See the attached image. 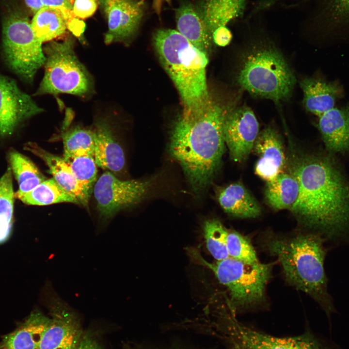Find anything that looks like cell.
Returning <instances> with one entry per match:
<instances>
[{"label":"cell","instance_id":"14","mask_svg":"<svg viewBox=\"0 0 349 349\" xmlns=\"http://www.w3.org/2000/svg\"><path fill=\"white\" fill-rule=\"evenodd\" d=\"M97 0L108 20L106 44L125 41L134 34L143 15V0Z\"/></svg>","mask_w":349,"mask_h":349},{"label":"cell","instance_id":"21","mask_svg":"<svg viewBox=\"0 0 349 349\" xmlns=\"http://www.w3.org/2000/svg\"><path fill=\"white\" fill-rule=\"evenodd\" d=\"M177 31L194 47L208 53L212 39L195 6L189 2H183L175 10Z\"/></svg>","mask_w":349,"mask_h":349},{"label":"cell","instance_id":"36","mask_svg":"<svg viewBox=\"0 0 349 349\" xmlns=\"http://www.w3.org/2000/svg\"><path fill=\"white\" fill-rule=\"evenodd\" d=\"M232 38V33L227 27L219 28L212 34L213 42L220 47L227 46L230 42Z\"/></svg>","mask_w":349,"mask_h":349},{"label":"cell","instance_id":"1","mask_svg":"<svg viewBox=\"0 0 349 349\" xmlns=\"http://www.w3.org/2000/svg\"><path fill=\"white\" fill-rule=\"evenodd\" d=\"M290 174L299 185L290 209L299 221L326 240L349 244V180L334 155L305 156Z\"/></svg>","mask_w":349,"mask_h":349},{"label":"cell","instance_id":"29","mask_svg":"<svg viewBox=\"0 0 349 349\" xmlns=\"http://www.w3.org/2000/svg\"><path fill=\"white\" fill-rule=\"evenodd\" d=\"M11 169L0 179V244L11 235L13 226L14 198Z\"/></svg>","mask_w":349,"mask_h":349},{"label":"cell","instance_id":"12","mask_svg":"<svg viewBox=\"0 0 349 349\" xmlns=\"http://www.w3.org/2000/svg\"><path fill=\"white\" fill-rule=\"evenodd\" d=\"M259 123L252 110L247 106L232 108L225 119L223 133L231 159L245 161L253 150L259 134Z\"/></svg>","mask_w":349,"mask_h":349},{"label":"cell","instance_id":"20","mask_svg":"<svg viewBox=\"0 0 349 349\" xmlns=\"http://www.w3.org/2000/svg\"><path fill=\"white\" fill-rule=\"evenodd\" d=\"M24 149L41 159L48 166L56 182L65 191L76 197L80 204L87 206L90 198L75 178L70 166L63 158L54 155L32 142L25 144Z\"/></svg>","mask_w":349,"mask_h":349},{"label":"cell","instance_id":"4","mask_svg":"<svg viewBox=\"0 0 349 349\" xmlns=\"http://www.w3.org/2000/svg\"><path fill=\"white\" fill-rule=\"evenodd\" d=\"M153 43L160 63L178 91L182 113L195 116L203 114L213 101L206 81L207 54L172 29L156 31Z\"/></svg>","mask_w":349,"mask_h":349},{"label":"cell","instance_id":"37","mask_svg":"<svg viewBox=\"0 0 349 349\" xmlns=\"http://www.w3.org/2000/svg\"><path fill=\"white\" fill-rule=\"evenodd\" d=\"M77 349H101L99 345L92 338L83 335Z\"/></svg>","mask_w":349,"mask_h":349},{"label":"cell","instance_id":"19","mask_svg":"<svg viewBox=\"0 0 349 349\" xmlns=\"http://www.w3.org/2000/svg\"><path fill=\"white\" fill-rule=\"evenodd\" d=\"M247 0H199L195 8L211 37L217 29L243 16Z\"/></svg>","mask_w":349,"mask_h":349},{"label":"cell","instance_id":"15","mask_svg":"<svg viewBox=\"0 0 349 349\" xmlns=\"http://www.w3.org/2000/svg\"><path fill=\"white\" fill-rule=\"evenodd\" d=\"M252 151L259 157L254 171L259 177L268 182L283 172L286 164L284 148L274 128L268 127L260 131Z\"/></svg>","mask_w":349,"mask_h":349},{"label":"cell","instance_id":"38","mask_svg":"<svg viewBox=\"0 0 349 349\" xmlns=\"http://www.w3.org/2000/svg\"><path fill=\"white\" fill-rule=\"evenodd\" d=\"M26 5L35 14L44 7L41 0H25Z\"/></svg>","mask_w":349,"mask_h":349},{"label":"cell","instance_id":"3","mask_svg":"<svg viewBox=\"0 0 349 349\" xmlns=\"http://www.w3.org/2000/svg\"><path fill=\"white\" fill-rule=\"evenodd\" d=\"M326 239L310 231L288 237H269L266 248L277 257L287 282L314 299L329 317L335 311L328 292L324 270Z\"/></svg>","mask_w":349,"mask_h":349},{"label":"cell","instance_id":"33","mask_svg":"<svg viewBox=\"0 0 349 349\" xmlns=\"http://www.w3.org/2000/svg\"><path fill=\"white\" fill-rule=\"evenodd\" d=\"M227 249L229 257L251 264L259 262L250 241L238 232L228 231Z\"/></svg>","mask_w":349,"mask_h":349},{"label":"cell","instance_id":"22","mask_svg":"<svg viewBox=\"0 0 349 349\" xmlns=\"http://www.w3.org/2000/svg\"><path fill=\"white\" fill-rule=\"evenodd\" d=\"M49 320L39 311L32 313L15 330L2 337L0 349H37Z\"/></svg>","mask_w":349,"mask_h":349},{"label":"cell","instance_id":"30","mask_svg":"<svg viewBox=\"0 0 349 349\" xmlns=\"http://www.w3.org/2000/svg\"><path fill=\"white\" fill-rule=\"evenodd\" d=\"M62 138L64 159L85 154L94 156L95 141L93 129L75 126L66 131Z\"/></svg>","mask_w":349,"mask_h":349},{"label":"cell","instance_id":"31","mask_svg":"<svg viewBox=\"0 0 349 349\" xmlns=\"http://www.w3.org/2000/svg\"><path fill=\"white\" fill-rule=\"evenodd\" d=\"M70 166L72 172L90 198L97 180V165L93 155L85 154L72 156L64 159Z\"/></svg>","mask_w":349,"mask_h":349},{"label":"cell","instance_id":"39","mask_svg":"<svg viewBox=\"0 0 349 349\" xmlns=\"http://www.w3.org/2000/svg\"><path fill=\"white\" fill-rule=\"evenodd\" d=\"M172 0H153V8L156 13L159 15L161 11L162 4L164 2H167L170 4Z\"/></svg>","mask_w":349,"mask_h":349},{"label":"cell","instance_id":"25","mask_svg":"<svg viewBox=\"0 0 349 349\" xmlns=\"http://www.w3.org/2000/svg\"><path fill=\"white\" fill-rule=\"evenodd\" d=\"M299 185L290 173L282 172L267 182L265 196L268 204L276 210L291 209L296 202Z\"/></svg>","mask_w":349,"mask_h":349},{"label":"cell","instance_id":"8","mask_svg":"<svg viewBox=\"0 0 349 349\" xmlns=\"http://www.w3.org/2000/svg\"><path fill=\"white\" fill-rule=\"evenodd\" d=\"M2 52L9 68L23 81L32 83L46 57L27 17L17 9L8 12L2 22Z\"/></svg>","mask_w":349,"mask_h":349},{"label":"cell","instance_id":"6","mask_svg":"<svg viewBox=\"0 0 349 349\" xmlns=\"http://www.w3.org/2000/svg\"><path fill=\"white\" fill-rule=\"evenodd\" d=\"M74 39L51 41L44 48L46 57L43 79L33 96L68 94L89 96L94 91L93 80L74 50Z\"/></svg>","mask_w":349,"mask_h":349},{"label":"cell","instance_id":"27","mask_svg":"<svg viewBox=\"0 0 349 349\" xmlns=\"http://www.w3.org/2000/svg\"><path fill=\"white\" fill-rule=\"evenodd\" d=\"M31 26L36 37L42 43L51 41L63 35L67 28L62 13L49 7H44L34 14Z\"/></svg>","mask_w":349,"mask_h":349},{"label":"cell","instance_id":"13","mask_svg":"<svg viewBox=\"0 0 349 349\" xmlns=\"http://www.w3.org/2000/svg\"><path fill=\"white\" fill-rule=\"evenodd\" d=\"M43 111L13 79L0 73V135H11L20 123Z\"/></svg>","mask_w":349,"mask_h":349},{"label":"cell","instance_id":"23","mask_svg":"<svg viewBox=\"0 0 349 349\" xmlns=\"http://www.w3.org/2000/svg\"><path fill=\"white\" fill-rule=\"evenodd\" d=\"M310 19L331 34L349 32V0H318Z\"/></svg>","mask_w":349,"mask_h":349},{"label":"cell","instance_id":"34","mask_svg":"<svg viewBox=\"0 0 349 349\" xmlns=\"http://www.w3.org/2000/svg\"><path fill=\"white\" fill-rule=\"evenodd\" d=\"M44 7H49L59 11L65 20L67 28L73 33L80 34L84 29V23L79 20L73 11V4L68 0H41Z\"/></svg>","mask_w":349,"mask_h":349},{"label":"cell","instance_id":"5","mask_svg":"<svg viewBox=\"0 0 349 349\" xmlns=\"http://www.w3.org/2000/svg\"><path fill=\"white\" fill-rule=\"evenodd\" d=\"M237 82L251 94L279 102L290 97L296 79L282 54L274 48L259 47L243 59Z\"/></svg>","mask_w":349,"mask_h":349},{"label":"cell","instance_id":"16","mask_svg":"<svg viewBox=\"0 0 349 349\" xmlns=\"http://www.w3.org/2000/svg\"><path fill=\"white\" fill-rule=\"evenodd\" d=\"M317 128L326 151L334 155L349 153V105L318 117Z\"/></svg>","mask_w":349,"mask_h":349},{"label":"cell","instance_id":"40","mask_svg":"<svg viewBox=\"0 0 349 349\" xmlns=\"http://www.w3.org/2000/svg\"><path fill=\"white\" fill-rule=\"evenodd\" d=\"M69 1H70L72 4H73V3L74 2V0H68Z\"/></svg>","mask_w":349,"mask_h":349},{"label":"cell","instance_id":"10","mask_svg":"<svg viewBox=\"0 0 349 349\" xmlns=\"http://www.w3.org/2000/svg\"><path fill=\"white\" fill-rule=\"evenodd\" d=\"M153 183V178L122 180L106 171L96 180L93 192L101 217L108 219L122 209L141 201Z\"/></svg>","mask_w":349,"mask_h":349},{"label":"cell","instance_id":"24","mask_svg":"<svg viewBox=\"0 0 349 349\" xmlns=\"http://www.w3.org/2000/svg\"><path fill=\"white\" fill-rule=\"evenodd\" d=\"M217 198L223 210L232 216L253 218L261 213L259 204L240 182L233 183L221 188L218 192Z\"/></svg>","mask_w":349,"mask_h":349},{"label":"cell","instance_id":"26","mask_svg":"<svg viewBox=\"0 0 349 349\" xmlns=\"http://www.w3.org/2000/svg\"><path fill=\"white\" fill-rule=\"evenodd\" d=\"M17 198L31 205L45 206L60 203L80 204L76 197L65 191L53 178L45 180Z\"/></svg>","mask_w":349,"mask_h":349},{"label":"cell","instance_id":"18","mask_svg":"<svg viewBox=\"0 0 349 349\" xmlns=\"http://www.w3.org/2000/svg\"><path fill=\"white\" fill-rule=\"evenodd\" d=\"M306 110L320 116L334 108L343 95V89L336 81H327L316 78H305L300 82Z\"/></svg>","mask_w":349,"mask_h":349},{"label":"cell","instance_id":"2","mask_svg":"<svg viewBox=\"0 0 349 349\" xmlns=\"http://www.w3.org/2000/svg\"><path fill=\"white\" fill-rule=\"evenodd\" d=\"M232 108L213 101L199 116L182 113L173 125L169 150L197 193L209 185L224 151L223 124Z\"/></svg>","mask_w":349,"mask_h":349},{"label":"cell","instance_id":"35","mask_svg":"<svg viewBox=\"0 0 349 349\" xmlns=\"http://www.w3.org/2000/svg\"><path fill=\"white\" fill-rule=\"evenodd\" d=\"M98 3L97 0H74L73 4V13L79 18H87L95 13Z\"/></svg>","mask_w":349,"mask_h":349},{"label":"cell","instance_id":"17","mask_svg":"<svg viewBox=\"0 0 349 349\" xmlns=\"http://www.w3.org/2000/svg\"><path fill=\"white\" fill-rule=\"evenodd\" d=\"M92 129L95 141L94 157L97 166L114 173L121 171L125 165V154L109 122L103 118H97Z\"/></svg>","mask_w":349,"mask_h":349},{"label":"cell","instance_id":"32","mask_svg":"<svg viewBox=\"0 0 349 349\" xmlns=\"http://www.w3.org/2000/svg\"><path fill=\"white\" fill-rule=\"evenodd\" d=\"M206 245L210 254L217 261L229 257L227 249L228 231L217 219L206 221L203 226Z\"/></svg>","mask_w":349,"mask_h":349},{"label":"cell","instance_id":"11","mask_svg":"<svg viewBox=\"0 0 349 349\" xmlns=\"http://www.w3.org/2000/svg\"><path fill=\"white\" fill-rule=\"evenodd\" d=\"M226 334L234 349H328L310 333L273 336L242 324L233 314L228 318Z\"/></svg>","mask_w":349,"mask_h":349},{"label":"cell","instance_id":"7","mask_svg":"<svg viewBox=\"0 0 349 349\" xmlns=\"http://www.w3.org/2000/svg\"><path fill=\"white\" fill-rule=\"evenodd\" d=\"M200 264L211 270L230 294V308H246L265 300V289L271 277L273 263L251 264L228 257L209 263L197 252H190Z\"/></svg>","mask_w":349,"mask_h":349},{"label":"cell","instance_id":"28","mask_svg":"<svg viewBox=\"0 0 349 349\" xmlns=\"http://www.w3.org/2000/svg\"><path fill=\"white\" fill-rule=\"evenodd\" d=\"M9 159L19 185V190L15 194L16 197L30 191L46 180L33 162L21 154L11 151Z\"/></svg>","mask_w":349,"mask_h":349},{"label":"cell","instance_id":"9","mask_svg":"<svg viewBox=\"0 0 349 349\" xmlns=\"http://www.w3.org/2000/svg\"><path fill=\"white\" fill-rule=\"evenodd\" d=\"M46 304L50 318L37 349H77L83 336L79 317L49 285Z\"/></svg>","mask_w":349,"mask_h":349}]
</instances>
